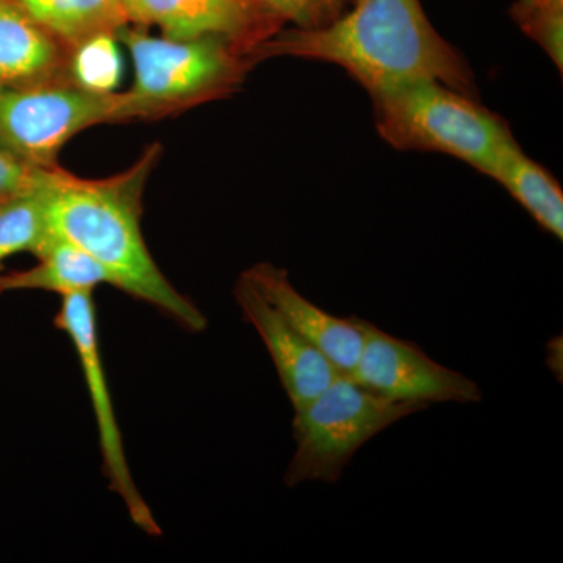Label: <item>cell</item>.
Returning a JSON list of instances; mask_svg holds the SVG:
<instances>
[{
    "label": "cell",
    "mask_w": 563,
    "mask_h": 563,
    "mask_svg": "<svg viewBox=\"0 0 563 563\" xmlns=\"http://www.w3.org/2000/svg\"><path fill=\"white\" fill-rule=\"evenodd\" d=\"M161 154V144H151L131 168L107 179H81L60 166L44 169L47 225L51 235L95 258L113 287L151 303L181 328L202 332L206 317L166 279L141 229L144 188Z\"/></svg>",
    "instance_id": "2"
},
{
    "label": "cell",
    "mask_w": 563,
    "mask_h": 563,
    "mask_svg": "<svg viewBox=\"0 0 563 563\" xmlns=\"http://www.w3.org/2000/svg\"><path fill=\"white\" fill-rule=\"evenodd\" d=\"M124 7L131 25H157L172 40H221L252 62L284 25L255 0H124Z\"/></svg>",
    "instance_id": "9"
},
{
    "label": "cell",
    "mask_w": 563,
    "mask_h": 563,
    "mask_svg": "<svg viewBox=\"0 0 563 563\" xmlns=\"http://www.w3.org/2000/svg\"><path fill=\"white\" fill-rule=\"evenodd\" d=\"M70 80L85 90L111 92L122 76L117 33H99L70 52Z\"/></svg>",
    "instance_id": "17"
},
{
    "label": "cell",
    "mask_w": 563,
    "mask_h": 563,
    "mask_svg": "<svg viewBox=\"0 0 563 563\" xmlns=\"http://www.w3.org/2000/svg\"><path fill=\"white\" fill-rule=\"evenodd\" d=\"M0 139V206L38 187L43 172Z\"/></svg>",
    "instance_id": "20"
},
{
    "label": "cell",
    "mask_w": 563,
    "mask_h": 563,
    "mask_svg": "<svg viewBox=\"0 0 563 563\" xmlns=\"http://www.w3.org/2000/svg\"><path fill=\"white\" fill-rule=\"evenodd\" d=\"M33 22L73 51L99 33L129 25L124 0H10Z\"/></svg>",
    "instance_id": "15"
},
{
    "label": "cell",
    "mask_w": 563,
    "mask_h": 563,
    "mask_svg": "<svg viewBox=\"0 0 563 563\" xmlns=\"http://www.w3.org/2000/svg\"><path fill=\"white\" fill-rule=\"evenodd\" d=\"M363 346L354 372L355 383L395 401L474 404L483 390L465 374L454 372L429 357L418 344L380 331L362 320Z\"/></svg>",
    "instance_id": "8"
},
{
    "label": "cell",
    "mask_w": 563,
    "mask_h": 563,
    "mask_svg": "<svg viewBox=\"0 0 563 563\" xmlns=\"http://www.w3.org/2000/svg\"><path fill=\"white\" fill-rule=\"evenodd\" d=\"M274 57L340 66L372 101L418 81L477 98L468 62L435 31L420 0H357L320 29H282L254 52L255 65Z\"/></svg>",
    "instance_id": "1"
},
{
    "label": "cell",
    "mask_w": 563,
    "mask_h": 563,
    "mask_svg": "<svg viewBox=\"0 0 563 563\" xmlns=\"http://www.w3.org/2000/svg\"><path fill=\"white\" fill-rule=\"evenodd\" d=\"M292 409L296 451L284 476L287 487L335 484L369 440L428 407L385 398L340 374L320 395Z\"/></svg>",
    "instance_id": "4"
},
{
    "label": "cell",
    "mask_w": 563,
    "mask_h": 563,
    "mask_svg": "<svg viewBox=\"0 0 563 563\" xmlns=\"http://www.w3.org/2000/svg\"><path fill=\"white\" fill-rule=\"evenodd\" d=\"M262 9L295 29H320L343 13L346 0H255Z\"/></svg>",
    "instance_id": "19"
},
{
    "label": "cell",
    "mask_w": 563,
    "mask_h": 563,
    "mask_svg": "<svg viewBox=\"0 0 563 563\" xmlns=\"http://www.w3.org/2000/svg\"><path fill=\"white\" fill-rule=\"evenodd\" d=\"M35 257V266L24 272L0 274V295L10 291L43 290L62 296L95 290L111 284V277L95 258L65 240L51 235Z\"/></svg>",
    "instance_id": "14"
},
{
    "label": "cell",
    "mask_w": 563,
    "mask_h": 563,
    "mask_svg": "<svg viewBox=\"0 0 563 563\" xmlns=\"http://www.w3.org/2000/svg\"><path fill=\"white\" fill-rule=\"evenodd\" d=\"M169 114L133 91H90L74 81L0 90V139L38 168L58 166L65 144L95 125Z\"/></svg>",
    "instance_id": "5"
},
{
    "label": "cell",
    "mask_w": 563,
    "mask_h": 563,
    "mask_svg": "<svg viewBox=\"0 0 563 563\" xmlns=\"http://www.w3.org/2000/svg\"><path fill=\"white\" fill-rule=\"evenodd\" d=\"M515 18L562 70L563 0H520Z\"/></svg>",
    "instance_id": "18"
},
{
    "label": "cell",
    "mask_w": 563,
    "mask_h": 563,
    "mask_svg": "<svg viewBox=\"0 0 563 563\" xmlns=\"http://www.w3.org/2000/svg\"><path fill=\"white\" fill-rule=\"evenodd\" d=\"M41 181L35 190L0 206V263L20 252L35 255L51 239Z\"/></svg>",
    "instance_id": "16"
},
{
    "label": "cell",
    "mask_w": 563,
    "mask_h": 563,
    "mask_svg": "<svg viewBox=\"0 0 563 563\" xmlns=\"http://www.w3.org/2000/svg\"><path fill=\"white\" fill-rule=\"evenodd\" d=\"M485 176L498 181L544 232L562 242V187L553 174L525 154L517 140L499 152Z\"/></svg>",
    "instance_id": "13"
},
{
    "label": "cell",
    "mask_w": 563,
    "mask_h": 563,
    "mask_svg": "<svg viewBox=\"0 0 563 563\" xmlns=\"http://www.w3.org/2000/svg\"><path fill=\"white\" fill-rule=\"evenodd\" d=\"M373 103L377 132L395 150L450 155L484 176L515 141L501 117L439 81H418Z\"/></svg>",
    "instance_id": "3"
},
{
    "label": "cell",
    "mask_w": 563,
    "mask_h": 563,
    "mask_svg": "<svg viewBox=\"0 0 563 563\" xmlns=\"http://www.w3.org/2000/svg\"><path fill=\"white\" fill-rule=\"evenodd\" d=\"M243 274L288 324L318 347L340 373L350 376L354 372L363 346L361 318L325 312L296 290L288 273L273 263H257Z\"/></svg>",
    "instance_id": "11"
},
{
    "label": "cell",
    "mask_w": 563,
    "mask_h": 563,
    "mask_svg": "<svg viewBox=\"0 0 563 563\" xmlns=\"http://www.w3.org/2000/svg\"><path fill=\"white\" fill-rule=\"evenodd\" d=\"M118 40L131 51L132 90L172 113L228 98L240 90L254 68L250 55L221 40H172L152 36L144 27L124 25Z\"/></svg>",
    "instance_id": "6"
},
{
    "label": "cell",
    "mask_w": 563,
    "mask_h": 563,
    "mask_svg": "<svg viewBox=\"0 0 563 563\" xmlns=\"http://www.w3.org/2000/svg\"><path fill=\"white\" fill-rule=\"evenodd\" d=\"M70 49L10 0H0V90L70 80Z\"/></svg>",
    "instance_id": "12"
},
{
    "label": "cell",
    "mask_w": 563,
    "mask_h": 563,
    "mask_svg": "<svg viewBox=\"0 0 563 563\" xmlns=\"http://www.w3.org/2000/svg\"><path fill=\"white\" fill-rule=\"evenodd\" d=\"M233 296L244 320L257 331L272 355L282 387L292 407L310 401L343 374L288 324L244 274L236 280Z\"/></svg>",
    "instance_id": "10"
},
{
    "label": "cell",
    "mask_w": 563,
    "mask_h": 563,
    "mask_svg": "<svg viewBox=\"0 0 563 563\" xmlns=\"http://www.w3.org/2000/svg\"><path fill=\"white\" fill-rule=\"evenodd\" d=\"M54 324L68 336L79 358L96 424H98L103 474L109 481L111 490L117 493L124 503L133 525L139 526L141 531L150 536H162L161 526L136 488L128 455H125L120 424L111 402L101 347H99L98 317H96L92 292L62 296L60 310L54 318Z\"/></svg>",
    "instance_id": "7"
}]
</instances>
